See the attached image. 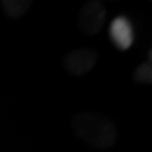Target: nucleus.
<instances>
[{"label":"nucleus","instance_id":"obj_4","mask_svg":"<svg viewBox=\"0 0 152 152\" xmlns=\"http://www.w3.org/2000/svg\"><path fill=\"white\" fill-rule=\"evenodd\" d=\"M110 38L120 49H128L134 41V33L130 20L124 16L115 17L110 24Z\"/></svg>","mask_w":152,"mask_h":152},{"label":"nucleus","instance_id":"obj_5","mask_svg":"<svg viewBox=\"0 0 152 152\" xmlns=\"http://www.w3.org/2000/svg\"><path fill=\"white\" fill-rule=\"evenodd\" d=\"M31 0H3L1 7L9 18H20L31 7Z\"/></svg>","mask_w":152,"mask_h":152},{"label":"nucleus","instance_id":"obj_3","mask_svg":"<svg viewBox=\"0 0 152 152\" xmlns=\"http://www.w3.org/2000/svg\"><path fill=\"white\" fill-rule=\"evenodd\" d=\"M99 54L92 48L72 49L64 58V68L72 76H83L96 66Z\"/></svg>","mask_w":152,"mask_h":152},{"label":"nucleus","instance_id":"obj_2","mask_svg":"<svg viewBox=\"0 0 152 152\" xmlns=\"http://www.w3.org/2000/svg\"><path fill=\"white\" fill-rule=\"evenodd\" d=\"M106 20V10L102 1L90 0L82 6L77 16V27L86 35L97 34Z\"/></svg>","mask_w":152,"mask_h":152},{"label":"nucleus","instance_id":"obj_1","mask_svg":"<svg viewBox=\"0 0 152 152\" xmlns=\"http://www.w3.org/2000/svg\"><path fill=\"white\" fill-rule=\"evenodd\" d=\"M72 128L79 140L96 148H111L117 140L115 125L96 113H77L72 118Z\"/></svg>","mask_w":152,"mask_h":152},{"label":"nucleus","instance_id":"obj_6","mask_svg":"<svg viewBox=\"0 0 152 152\" xmlns=\"http://www.w3.org/2000/svg\"><path fill=\"white\" fill-rule=\"evenodd\" d=\"M134 79L140 83L151 85L152 82V66L149 62H144L138 66L134 72Z\"/></svg>","mask_w":152,"mask_h":152}]
</instances>
